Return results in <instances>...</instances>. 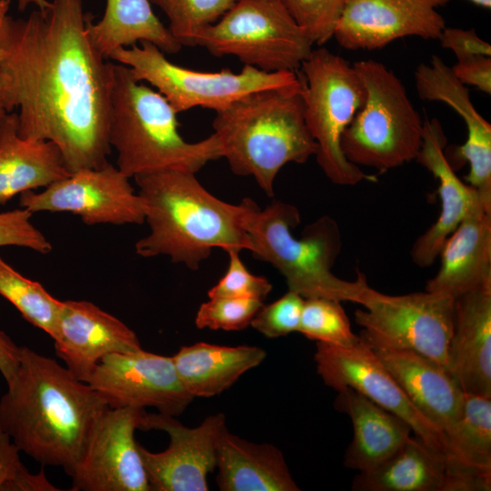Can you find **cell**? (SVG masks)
<instances>
[{
	"label": "cell",
	"mask_w": 491,
	"mask_h": 491,
	"mask_svg": "<svg viewBox=\"0 0 491 491\" xmlns=\"http://www.w3.org/2000/svg\"><path fill=\"white\" fill-rule=\"evenodd\" d=\"M0 59H1V56H0ZM5 113H6V111H5L3 88H2L1 79H0V115H2Z\"/></svg>",
	"instance_id": "obj_46"
},
{
	"label": "cell",
	"mask_w": 491,
	"mask_h": 491,
	"mask_svg": "<svg viewBox=\"0 0 491 491\" xmlns=\"http://www.w3.org/2000/svg\"><path fill=\"white\" fill-rule=\"evenodd\" d=\"M53 340L55 355L85 383L104 356L142 349L129 326L86 300L63 301Z\"/></svg>",
	"instance_id": "obj_18"
},
{
	"label": "cell",
	"mask_w": 491,
	"mask_h": 491,
	"mask_svg": "<svg viewBox=\"0 0 491 491\" xmlns=\"http://www.w3.org/2000/svg\"><path fill=\"white\" fill-rule=\"evenodd\" d=\"M298 332L310 340L337 346L359 340L341 302L324 297L305 298Z\"/></svg>",
	"instance_id": "obj_33"
},
{
	"label": "cell",
	"mask_w": 491,
	"mask_h": 491,
	"mask_svg": "<svg viewBox=\"0 0 491 491\" xmlns=\"http://www.w3.org/2000/svg\"><path fill=\"white\" fill-rule=\"evenodd\" d=\"M134 178L149 226V234L135 244L136 255L168 256L196 270L215 247L249 250L246 222L253 200L237 205L223 201L189 171L165 170Z\"/></svg>",
	"instance_id": "obj_3"
},
{
	"label": "cell",
	"mask_w": 491,
	"mask_h": 491,
	"mask_svg": "<svg viewBox=\"0 0 491 491\" xmlns=\"http://www.w3.org/2000/svg\"><path fill=\"white\" fill-rule=\"evenodd\" d=\"M355 321L368 345L419 354L450 372L454 298L434 292L389 296L369 287Z\"/></svg>",
	"instance_id": "obj_11"
},
{
	"label": "cell",
	"mask_w": 491,
	"mask_h": 491,
	"mask_svg": "<svg viewBox=\"0 0 491 491\" xmlns=\"http://www.w3.org/2000/svg\"><path fill=\"white\" fill-rule=\"evenodd\" d=\"M215 483L221 491H299L282 451L269 443L249 442L226 425L216 440Z\"/></svg>",
	"instance_id": "obj_25"
},
{
	"label": "cell",
	"mask_w": 491,
	"mask_h": 491,
	"mask_svg": "<svg viewBox=\"0 0 491 491\" xmlns=\"http://www.w3.org/2000/svg\"><path fill=\"white\" fill-rule=\"evenodd\" d=\"M315 361L317 373L327 386L336 391L345 387L356 390L403 419L416 436L446 456V435L416 408L380 359L360 337L349 346L316 342Z\"/></svg>",
	"instance_id": "obj_13"
},
{
	"label": "cell",
	"mask_w": 491,
	"mask_h": 491,
	"mask_svg": "<svg viewBox=\"0 0 491 491\" xmlns=\"http://www.w3.org/2000/svg\"><path fill=\"white\" fill-rule=\"evenodd\" d=\"M176 112L157 90L138 81L122 64H113L109 144L116 166L129 178L165 170L197 173L222 158L217 136L187 142Z\"/></svg>",
	"instance_id": "obj_5"
},
{
	"label": "cell",
	"mask_w": 491,
	"mask_h": 491,
	"mask_svg": "<svg viewBox=\"0 0 491 491\" xmlns=\"http://www.w3.org/2000/svg\"><path fill=\"white\" fill-rule=\"evenodd\" d=\"M419 97L448 105L463 119L467 129L464 145L456 149L457 156L469 164L465 182L477 192L483 205L491 206V125L473 105L466 85L454 75L451 67L437 55L430 64H420L415 71Z\"/></svg>",
	"instance_id": "obj_19"
},
{
	"label": "cell",
	"mask_w": 491,
	"mask_h": 491,
	"mask_svg": "<svg viewBox=\"0 0 491 491\" xmlns=\"http://www.w3.org/2000/svg\"><path fill=\"white\" fill-rule=\"evenodd\" d=\"M129 179L107 162L71 173L40 192L22 193L19 205L33 214L71 213L88 225H142L144 203Z\"/></svg>",
	"instance_id": "obj_12"
},
{
	"label": "cell",
	"mask_w": 491,
	"mask_h": 491,
	"mask_svg": "<svg viewBox=\"0 0 491 491\" xmlns=\"http://www.w3.org/2000/svg\"><path fill=\"white\" fill-rule=\"evenodd\" d=\"M82 0H52L0 26V79L6 112L18 109L24 138L55 144L69 173L108 162L113 63L88 34Z\"/></svg>",
	"instance_id": "obj_1"
},
{
	"label": "cell",
	"mask_w": 491,
	"mask_h": 491,
	"mask_svg": "<svg viewBox=\"0 0 491 491\" xmlns=\"http://www.w3.org/2000/svg\"><path fill=\"white\" fill-rule=\"evenodd\" d=\"M69 175L55 144L22 137L14 111L0 115V205Z\"/></svg>",
	"instance_id": "obj_24"
},
{
	"label": "cell",
	"mask_w": 491,
	"mask_h": 491,
	"mask_svg": "<svg viewBox=\"0 0 491 491\" xmlns=\"http://www.w3.org/2000/svg\"><path fill=\"white\" fill-rule=\"evenodd\" d=\"M34 5L37 9L45 10L50 5V1L47 0H17L18 10L23 12L29 5Z\"/></svg>",
	"instance_id": "obj_43"
},
{
	"label": "cell",
	"mask_w": 491,
	"mask_h": 491,
	"mask_svg": "<svg viewBox=\"0 0 491 491\" xmlns=\"http://www.w3.org/2000/svg\"><path fill=\"white\" fill-rule=\"evenodd\" d=\"M314 45H322L334 35L346 0H278Z\"/></svg>",
	"instance_id": "obj_34"
},
{
	"label": "cell",
	"mask_w": 491,
	"mask_h": 491,
	"mask_svg": "<svg viewBox=\"0 0 491 491\" xmlns=\"http://www.w3.org/2000/svg\"><path fill=\"white\" fill-rule=\"evenodd\" d=\"M448 358L464 393L491 397V288L454 298Z\"/></svg>",
	"instance_id": "obj_21"
},
{
	"label": "cell",
	"mask_w": 491,
	"mask_h": 491,
	"mask_svg": "<svg viewBox=\"0 0 491 491\" xmlns=\"http://www.w3.org/2000/svg\"><path fill=\"white\" fill-rule=\"evenodd\" d=\"M108 408L65 366L20 346L16 372L0 399V425L21 452L71 476Z\"/></svg>",
	"instance_id": "obj_2"
},
{
	"label": "cell",
	"mask_w": 491,
	"mask_h": 491,
	"mask_svg": "<svg viewBox=\"0 0 491 491\" xmlns=\"http://www.w3.org/2000/svg\"><path fill=\"white\" fill-rule=\"evenodd\" d=\"M95 47L106 59L121 47L150 42L163 53L174 55L182 45L153 12L149 0H106L103 16L88 22Z\"/></svg>",
	"instance_id": "obj_29"
},
{
	"label": "cell",
	"mask_w": 491,
	"mask_h": 491,
	"mask_svg": "<svg viewBox=\"0 0 491 491\" xmlns=\"http://www.w3.org/2000/svg\"><path fill=\"white\" fill-rule=\"evenodd\" d=\"M334 406L353 425V439L344 456L346 467L370 470L411 437L407 423L350 387L337 391Z\"/></svg>",
	"instance_id": "obj_26"
},
{
	"label": "cell",
	"mask_w": 491,
	"mask_h": 491,
	"mask_svg": "<svg viewBox=\"0 0 491 491\" xmlns=\"http://www.w3.org/2000/svg\"><path fill=\"white\" fill-rule=\"evenodd\" d=\"M32 215L23 207L0 213V247L20 246L43 255L52 251L51 242L32 223Z\"/></svg>",
	"instance_id": "obj_39"
},
{
	"label": "cell",
	"mask_w": 491,
	"mask_h": 491,
	"mask_svg": "<svg viewBox=\"0 0 491 491\" xmlns=\"http://www.w3.org/2000/svg\"><path fill=\"white\" fill-rule=\"evenodd\" d=\"M366 345L416 408L445 435L449 433L462 415L465 397L452 374L415 352Z\"/></svg>",
	"instance_id": "obj_23"
},
{
	"label": "cell",
	"mask_w": 491,
	"mask_h": 491,
	"mask_svg": "<svg viewBox=\"0 0 491 491\" xmlns=\"http://www.w3.org/2000/svg\"><path fill=\"white\" fill-rule=\"evenodd\" d=\"M438 40L443 48L450 49L457 61L482 55L491 56V45L481 39L474 29L445 27Z\"/></svg>",
	"instance_id": "obj_40"
},
{
	"label": "cell",
	"mask_w": 491,
	"mask_h": 491,
	"mask_svg": "<svg viewBox=\"0 0 491 491\" xmlns=\"http://www.w3.org/2000/svg\"><path fill=\"white\" fill-rule=\"evenodd\" d=\"M144 410L105 411L71 476V491H151L135 438Z\"/></svg>",
	"instance_id": "obj_16"
},
{
	"label": "cell",
	"mask_w": 491,
	"mask_h": 491,
	"mask_svg": "<svg viewBox=\"0 0 491 491\" xmlns=\"http://www.w3.org/2000/svg\"><path fill=\"white\" fill-rule=\"evenodd\" d=\"M450 0H346L334 32L347 50H374L405 36L438 39L446 27L437 8Z\"/></svg>",
	"instance_id": "obj_17"
},
{
	"label": "cell",
	"mask_w": 491,
	"mask_h": 491,
	"mask_svg": "<svg viewBox=\"0 0 491 491\" xmlns=\"http://www.w3.org/2000/svg\"><path fill=\"white\" fill-rule=\"evenodd\" d=\"M238 250L226 251L228 267L223 277L211 287L208 297H233L264 301L272 290L268 279L249 272L243 264Z\"/></svg>",
	"instance_id": "obj_37"
},
{
	"label": "cell",
	"mask_w": 491,
	"mask_h": 491,
	"mask_svg": "<svg viewBox=\"0 0 491 491\" xmlns=\"http://www.w3.org/2000/svg\"><path fill=\"white\" fill-rule=\"evenodd\" d=\"M87 384L112 408L151 406L159 413L176 416L194 399L183 386L172 356L143 348L104 356Z\"/></svg>",
	"instance_id": "obj_15"
},
{
	"label": "cell",
	"mask_w": 491,
	"mask_h": 491,
	"mask_svg": "<svg viewBox=\"0 0 491 491\" xmlns=\"http://www.w3.org/2000/svg\"><path fill=\"white\" fill-rule=\"evenodd\" d=\"M438 256L439 270L427 281L426 291L456 298L491 288V214L480 199L446 238Z\"/></svg>",
	"instance_id": "obj_22"
},
{
	"label": "cell",
	"mask_w": 491,
	"mask_h": 491,
	"mask_svg": "<svg viewBox=\"0 0 491 491\" xmlns=\"http://www.w3.org/2000/svg\"><path fill=\"white\" fill-rule=\"evenodd\" d=\"M446 456L415 436L374 468L358 472L354 491H443Z\"/></svg>",
	"instance_id": "obj_28"
},
{
	"label": "cell",
	"mask_w": 491,
	"mask_h": 491,
	"mask_svg": "<svg viewBox=\"0 0 491 491\" xmlns=\"http://www.w3.org/2000/svg\"><path fill=\"white\" fill-rule=\"evenodd\" d=\"M0 296L9 301L34 326L52 339L56 334L63 301L37 281L31 280L0 256Z\"/></svg>",
	"instance_id": "obj_31"
},
{
	"label": "cell",
	"mask_w": 491,
	"mask_h": 491,
	"mask_svg": "<svg viewBox=\"0 0 491 491\" xmlns=\"http://www.w3.org/2000/svg\"><path fill=\"white\" fill-rule=\"evenodd\" d=\"M299 210L275 200L264 209L256 203L246 222L252 256L271 264L285 277L288 290L304 298L324 297L363 305L369 286L359 273L355 281L337 277L332 267L342 249L336 221L323 215L308 224L299 237L292 230L300 223Z\"/></svg>",
	"instance_id": "obj_6"
},
{
	"label": "cell",
	"mask_w": 491,
	"mask_h": 491,
	"mask_svg": "<svg viewBox=\"0 0 491 491\" xmlns=\"http://www.w3.org/2000/svg\"><path fill=\"white\" fill-rule=\"evenodd\" d=\"M301 89L302 79L296 86L248 94L216 112L213 120L222 157L232 172L254 177L271 197L283 166L304 164L316 153L304 117Z\"/></svg>",
	"instance_id": "obj_4"
},
{
	"label": "cell",
	"mask_w": 491,
	"mask_h": 491,
	"mask_svg": "<svg viewBox=\"0 0 491 491\" xmlns=\"http://www.w3.org/2000/svg\"><path fill=\"white\" fill-rule=\"evenodd\" d=\"M263 306L255 299L211 297L200 305L195 318L197 328L237 331L246 328Z\"/></svg>",
	"instance_id": "obj_35"
},
{
	"label": "cell",
	"mask_w": 491,
	"mask_h": 491,
	"mask_svg": "<svg viewBox=\"0 0 491 491\" xmlns=\"http://www.w3.org/2000/svg\"><path fill=\"white\" fill-rule=\"evenodd\" d=\"M455 76L464 85L476 86L479 90L491 94V58L487 55H473L458 60L451 67Z\"/></svg>",
	"instance_id": "obj_41"
},
{
	"label": "cell",
	"mask_w": 491,
	"mask_h": 491,
	"mask_svg": "<svg viewBox=\"0 0 491 491\" xmlns=\"http://www.w3.org/2000/svg\"><path fill=\"white\" fill-rule=\"evenodd\" d=\"M301 95L306 126L316 143V158L326 176L339 185L376 181L349 162L341 149L343 133L362 107L366 92L353 65L325 47L301 64Z\"/></svg>",
	"instance_id": "obj_8"
},
{
	"label": "cell",
	"mask_w": 491,
	"mask_h": 491,
	"mask_svg": "<svg viewBox=\"0 0 491 491\" xmlns=\"http://www.w3.org/2000/svg\"><path fill=\"white\" fill-rule=\"evenodd\" d=\"M305 298L288 290L276 301L262 306L250 326L268 338L298 332Z\"/></svg>",
	"instance_id": "obj_38"
},
{
	"label": "cell",
	"mask_w": 491,
	"mask_h": 491,
	"mask_svg": "<svg viewBox=\"0 0 491 491\" xmlns=\"http://www.w3.org/2000/svg\"><path fill=\"white\" fill-rule=\"evenodd\" d=\"M224 426L222 413L187 427L173 416L144 410L139 429L162 430L170 439L167 448L157 453L138 443L151 491H207L206 477L216 467V440Z\"/></svg>",
	"instance_id": "obj_14"
},
{
	"label": "cell",
	"mask_w": 491,
	"mask_h": 491,
	"mask_svg": "<svg viewBox=\"0 0 491 491\" xmlns=\"http://www.w3.org/2000/svg\"><path fill=\"white\" fill-rule=\"evenodd\" d=\"M236 0H149L166 15L168 30L182 46H195L197 35Z\"/></svg>",
	"instance_id": "obj_32"
},
{
	"label": "cell",
	"mask_w": 491,
	"mask_h": 491,
	"mask_svg": "<svg viewBox=\"0 0 491 491\" xmlns=\"http://www.w3.org/2000/svg\"><path fill=\"white\" fill-rule=\"evenodd\" d=\"M446 436V468L491 474V397L465 393L462 415Z\"/></svg>",
	"instance_id": "obj_30"
},
{
	"label": "cell",
	"mask_w": 491,
	"mask_h": 491,
	"mask_svg": "<svg viewBox=\"0 0 491 491\" xmlns=\"http://www.w3.org/2000/svg\"><path fill=\"white\" fill-rule=\"evenodd\" d=\"M313 45L278 0H236L195 41L215 56L269 73L297 72Z\"/></svg>",
	"instance_id": "obj_9"
},
{
	"label": "cell",
	"mask_w": 491,
	"mask_h": 491,
	"mask_svg": "<svg viewBox=\"0 0 491 491\" xmlns=\"http://www.w3.org/2000/svg\"><path fill=\"white\" fill-rule=\"evenodd\" d=\"M266 357V351L258 346L205 342L182 346L172 356L178 377L193 398L221 394Z\"/></svg>",
	"instance_id": "obj_27"
},
{
	"label": "cell",
	"mask_w": 491,
	"mask_h": 491,
	"mask_svg": "<svg viewBox=\"0 0 491 491\" xmlns=\"http://www.w3.org/2000/svg\"><path fill=\"white\" fill-rule=\"evenodd\" d=\"M11 0H0V26L5 15H7Z\"/></svg>",
	"instance_id": "obj_44"
},
{
	"label": "cell",
	"mask_w": 491,
	"mask_h": 491,
	"mask_svg": "<svg viewBox=\"0 0 491 491\" xmlns=\"http://www.w3.org/2000/svg\"><path fill=\"white\" fill-rule=\"evenodd\" d=\"M477 6L484 7L486 9L491 8V0H468Z\"/></svg>",
	"instance_id": "obj_45"
},
{
	"label": "cell",
	"mask_w": 491,
	"mask_h": 491,
	"mask_svg": "<svg viewBox=\"0 0 491 491\" xmlns=\"http://www.w3.org/2000/svg\"><path fill=\"white\" fill-rule=\"evenodd\" d=\"M20 346L0 330V373L6 384L14 377L19 363Z\"/></svg>",
	"instance_id": "obj_42"
},
{
	"label": "cell",
	"mask_w": 491,
	"mask_h": 491,
	"mask_svg": "<svg viewBox=\"0 0 491 491\" xmlns=\"http://www.w3.org/2000/svg\"><path fill=\"white\" fill-rule=\"evenodd\" d=\"M446 137L437 119L424 120L420 150L416 160L438 180L441 211L436 221L414 243L412 261L426 268L434 264L446 240L479 199L472 186L455 173L444 149Z\"/></svg>",
	"instance_id": "obj_20"
},
{
	"label": "cell",
	"mask_w": 491,
	"mask_h": 491,
	"mask_svg": "<svg viewBox=\"0 0 491 491\" xmlns=\"http://www.w3.org/2000/svg\"><path fill=\"white\" fill-rule=\"evenodd\" d=\"M20 449L0 425V491H58L44 470L31 473L21 462Z\"/></svg>",
	"instance_id": "obj_36"
},
{
	"label": "cell",
	"mask_w": 491,
	"mask_h": 491,
	"mask_svg": "<svg viewBox=\"0 0 491 491\" xmlns=\"http://www.w3.org/2000/svg\"><path fill=\"white\" fill-rule=\"evenodd\" d=\"M109 58L129 67L136 80L155 87L176 114L194 107L218 112L248 94L301 84L298 71L269 73L249 65L240 73L229 68L217 72L185 68L169 61L150 42L118 48Z\"/></svg>",
	"instance_id": "obj_10"
},
{
	"label": "cell",
	"mask_w": 491,
	"mask_h": 491,
	"mask_svg": "<svg viewBox=\"0 0 491 491\" xmlns=\"http://www.w3.org/2000/svg\"><path fill=\"white\" fill-rule=\"evenodd\" d=\"M353 66L366 96L341 138L346 158L380 173L416 159L422 144L424 120L402 81L376 60H361Z\"/></svg>",
	"instance_id": "obj_7"
}]
</instances>
